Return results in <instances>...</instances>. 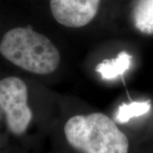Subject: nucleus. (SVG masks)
Wrapping results in <instances>:
<instances>
[{
	"label": "nucleus",
	"mask_w": 153,
	"mask_h": 153,
	"mask_svg": "<svg viewBox=\"0 0 153 153\" xmlns=\"http://www.w3.org/2000/svg\"><path fill=\"white\" fill-rule=\"evenodd\" d=\"M0 111H1V110H0Z\"/></svg>",
	"instance_id": "6e6552de"
},
{
	"label": "nucleus",
	"mask_w": 153,
	"mask_h": 153,
	"mask_svg": "<svg viewBox=\"0 0 153 153\" xmlns=\"http://www.w3.org/2000/svg\"><path fill=\"white\" fill-rule=\"evenodd\" d=\"M100 0H50L53 16L62 26L79 28L88 25L97 15Z\"/></svg>",
	"instance_id": "20e7f679"
},
{
	"label": "nucleus",
	"mask_w": 153,
	"mask_h": 153,
	"mask_svg": "<svg viewBox=\"0 0 153 153\" xmlns=\"http://www.w3.org/2000/svg\"><path fill=\"white\" fill-rule=\"evenodd\" d=\"M67 143L81 153H128V139L106 115H76L64 126Z\"/></svg>",
	"instance_id": "f03ea898"
},
{
	"label": "nucleus",
	"mask_w": 153,
	"mask_h": 153,
	"mask_svg": "<svg viewBox=\"0 0 153 153\" xmlns=\"http://www.w3.org/2000/svg\"><path fill=\"white\" fill-rule=\"evenodd\" d=\"M132 56L125 51L120 52L114 59H105L96 66V71L105 80H113L123 76L131 65Z\"/></svg>",
	"instance_id": "39448f33"
},
{
	"label": "nucleus",
	"mask_w": 153,
	"mask_h": 153,
	"mask_svg": "<svg viewBox=\"0 0 153 153\" xmlns=\"http://www.w3.org/2000/svg\"><path fill=\"white\" fill-rule=\"evenodd\" d=\"M27 100V86L22 79L7 76L0 80V110L10 131L16 135L27 131L33 119Z\"/></svg>",
	"instance_id": "7ed1b4c3"
},
{
	"label": "nucleus",
	"mask_w": 153,
	"mask_h": 153,
	"mask_svg": "<svg viewBox=\"0 0 153 153\" xmlns=\"http://www.w3.org/2000/svg\"><path fill=\"white\" fill-rule=\"evenodd\" d=\"M0 54L24 71L48 75L58 68L60 55L49 38L31 27H15L0 41Z\"/></svg>",
	"instance_id": "f257e3e1"
},
{
	"label": "nucleus",
	"mask_w": 153,
	"mask_h": 153,
	"mask_svg": "<svg viewBox=\"0 0 153 153\" xmlns=\"http://www.w3.org/2000/svg\"><path fill=\"white\" fill-rule=\"evenodd\" d=\"M133 20L135 27L145 34L153 33V0H139L134 8Z\"/></svg>",
	"instance_id": "423d86ee"
},
{
	"label": "nucleus",
	"mask_w": 153,
	"mask_h": 153,
	"mask_svg": "<svg viewBox=\"0 0 153 153\" xmlns=\"http://www.w3.org/2000/svg\"><path fill=\"white\" fill-rule=\"evenodd\" d=\"M151 109L150 101H133L131 103H123L119 105L116 115V120L119 123H125L129 119L147 113Z\"/></svg>",
	"instance_id": "0eeeda50"
}]
</instances>
